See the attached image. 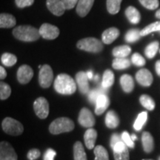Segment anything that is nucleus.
Segmentation results:
<instances>
[{
    "instance_id": "obj_1",
    "label": "nucleus",
    "mask_w": 160,
    "mask_h": 160,
    "mask_svg": "<svg viewBox=\"0 0 160 160\" xmlns=\"http://www.w3.org/2000/svg\"><path fill=\"white\" fill-rule=\"evenodd\" d=\"M56 91L63 95H71L77 90V85L71 76L61 73L58 75L54 82Z\"/></svg>"
},
{
    "instance_id": "obj_2",
    "label": "nucleus",
    "mask_w": 160,
    "mask_h": 160,
    "mask_svg": "<svg viewBox=\"0 0 160 160\" xmlns=\"http://www.w3.org/2000/svg\"><path fill=\"white\" fill-rule=\"evenodd\" d=\"M13 34L17 39L23 42H34L41 37L39 31L31 25H20L13 30Z\"/></svg>"
},
{
    "instance_id": "obj_3",
    "label": "nucleus",
    "mask_w": 160,
    "mask_h": 160,
    "mask_svg": "<svg viewBox=\"0 0 160 160\" xmlns=\"http://www.w3.org/2000/svg\"><path fill=\"white\" fill-rule=\"evenodd\" d=\"M74 123L71 119L67 117H61L55 119L49 126V131L52 134H59L73 131Z\"/></svg>"
},
{
    "instance_id": "obj_4",
    "label": "nucleus",
    "mask_w": 160,
    "mask_h": 160,
    "mask_svg": "<svg viewBox=\"0 0 160 160\" xmlns=\"http://www.w3.org/2000/svg\"><path fill=\"white\" fill-rule=\"evenodd\" d=\"M77 48L80 50L91 52V53H99L103 50V45L101 41L96 38L89 37L79 40L77 42Z\"/></svg>"
},
{
    "instance_id": "obj_5",
    "label": "nucleus",
    "mask_w": 160,
    "mask_h": 160,
    "mask_svg": "<svg viewBox=\"0 0 160 160\" xmlns=\"http://www.w3.org/2000/svg\"><path fill=\"white\" fill-rule=\"evenodd\" d=\"M3 131L6 133L12 136H19L23 133L24 128L21 122L13 118L7 117L3 120L2 124Z\"/></svg>"
},
{
    "instance_id": "obj_6",
    "label": "nucleus",
    "mask_w": 160,
    "mask_h": 160,
    "mask_svg": "<svg viewBox=\"0 0 160 160\" xmlns=\"http://www.w3.org/2000/svg\"><path fill=\"white\" fill-rule=\"evenodd\" d=\"M53 79V73L51 66L44 65L40 68L39 74V85L43 88H48L51 86Z\"/></svg>"
},
{
    "instance_id": "obj_7",
    "label": "nucleus",
    "mask_w": 160,
    "mask_h": 160,
    "mask_svg": "<svg viewBox=\"0 0 160 160\" xmlns=\"http://www.w3.org/2000/svg\"><path fill=\"white\" fill-rule=\"evenodd\" d=\"M33 109L36 114L40 119H45L49 114V104L44 97H39L33 103Z\"/></svg>"
},
{
    "instance_id": "obj_8",
    "label": "nucleus",
    "mask_w": 160,
    "mask_h": 160,
    "mask_svg": "<svg viewBox=\"0 0 160 160\" xmlns=\"http://www.w3.org/2000/svg\"><path fill=\"white\" fill-rule=\"evenodd\" d=\"M40 36L45 39H54L59 37V30L56 26L48 23H44L39 29Z\"/></svg>"
},
{
    "instance_id": "obj_9",
    "label": "nucleus",
    "mask_w": 160,
    "mask_h": 160,
    "mask_svg": "<svg viewBox=\"0 0 160 160\" xmlns=\"http://www.w3.org/2000/svg\"><path fill=\"white\" fill-rule=\"evenodd\" d=\"M0 160H17L14 149L6 142H2L0 144Z\"/></svg>"
},
{
    "instance_id": "obj_10",
    "label": "nucleus",
    "mask_w": 160,
    "mask_h": 160,
    "mask_svg": "<svg viewBox=\"0 0 160 160\" xmlns=\"http://www.w3.org/2000/svg\"><path fill=\"white\" fill-rule=\"evenodd\" d=\"M79 122L85 128H91L95 125V118L91 111L86 108L80 111L79 115Z\"/></svg>"
},
{
    "instance_id": "obj_11",
    "label": "nucleus",
    "mask_w": 160,
    "mask_h": 160,
    "mask_svg": "<svg viewBox=\"0 0 160 160\" xmlns=\"http://www.w3.org/2000/svg\"><path fill=\"white\" fill-rule=\"evenodd\" d=\"M33 76V70L30 66L23 65L17 71V79L21 84H27L31 81Z\"/></svg>"
},
{
    "instance_id": "obj_12",
    "label": "nucleus",
    "mask_w": 160,
    "mask_h": 160,
    "mask_svg": "<svg viewBox=\"0 0 160 160\" xmlns=\"http://www.w3.org/2000/svg\"><path fill=\"white\" fill-rule=\"evenodd\" d=\"M46 5L49 11L58 17L63 15L66 10L62 0H47Z\"/></svg>"
},
{
    "instance_id": "obj_13",
    "label": "nucleus",
    "mask_w": 160,
    "mask_h": 160,
    "mask_svg": "<svg viewBox=\"0 0 160 160\" xmlns=\"http://www.w3.org/2000/svg\"><path fill=\"white\" fill-rule=\"evenodd\" d=\"M136 79L140 85L144 87H148L153 82V76L148 69H141L136 74Z\"/></svg>"
},
{
    "instance_id": "obj_14",
    "label": "nucleus",
    "mask_w": 160,
    "mask_h": 160,
    "mask_svg": "<svg viewBox=\"0 0 160 160\" xmlns=\"http://www.w3.org/2000/svg\"><path fill=\"white\" fill-rule=\"evenodd\" d=\"M76 81L79 87V91L83 94H86L89 92V83L88 78L86 73L83 71H80L76 75Z\"/></svg>"
},
{
    "instance_id": "obj_15",
    "label": "nucleus",
    "mask_w": 160,
    "mask_h": 160,
    "mask_svg": "<svg viewBox=\"0 0 160 160\" xmlns=\"http://www.w3.org/2000/svg\"><path fill=\"white\" fill-rule=\"evenodd\" d=\"M94 0H79L77 5V12L78 15L81 17H85L89 13Z\"/></svg>"
},
{
    "instance_id": "obj_16",
    "label": "nucleus",
    "mask_w": 160,
    "mask_h": 160,
    "mask_svg": "<svg viewBox=\"0 0 160 160\" xmlns=\"http://www.w3.org/2000/svg\"><path fill=\"white\" fill-rule=\"evenodd\" d=\"M110 105L109 98L106 94L100 95L96 102L95 113L97 115L102 114Z\"/></svg>"
},
{
    "instance_id": "obj_17",
    "label": "nucleus",
    "mask_w": 160,
    "mask_h": 160,
    "mask_svg": "<svg viewBox=\"0 0 160 160\" xmlns=\"http://www.w3.org/2000/svg\"><path fill=\"white\" fill-rule=\"evenodd\" d=\"M119 36V31L116 28H110L103 32L102 39L105 44H111Z\"/></svg>"
},
{
    "instance_id": "obj_18",
    "label": "nucleus",
    "mask_w": 160,
    "mask_h": 160,
    "mask_svg": "<svg viewBox=\"0 0 160 160\" xmlns=\"http://www.w3.org/2000/svg\"><path fill=\"white\" fill-rule=\"evenodd\" d=\"M97 138V132L95 129L89 128L85 133V142L86 147L88 149L94 148L96 140Z\"/></svg>"
},
{
    "instance_id": "obj_19",
    "label": "nucleus",
    "mask_w": 160,
    "mask_h": 160,
    "mask_svg": "<svg viewBox=\"0 0 160 160\" xmlns=\"http://www.w3.org/2000/svg\"><path fill=\"white\" fill-rule=\"evenodd\" d=\"M142 142L144 151L146 153H151L154 148V142L153 138L149 132H144L142 136Z\"/></svg>"
},
{
    "instance_id": "obj_20",
    "label": "nucleus",
    "mask_w": 160,
    "mask_h": 160,
    "mask_svg": "<svg viewBox=\"0 0 160 160\" xmlns=\"http://www.w3.org/2000/svg\"><path fill=\"white\" fill-rule=\"evenodd\" d=\"M17 20L15 17L8 13H2L0 16V27L1 28H10L15 26Z\"/></svg>"
},
{
    "instance_id": "obj_21",
    "label": "nucleus",
    "mask_w": 160,
    "mask_h": 160,
    "mask_svg": "<svg viewBox=\"0 0 160 160\" xmlns=\"http://www.w3.org/2000/svg\"><path fill=\"white\" fill-rule=\"evenodd\" d=\"M120 84L123 91L126 93H131L134 88V82L131 76L124 74L120 78Z\"/></svg>"
},
{
    "instance_id": "obj_22",
    "label": "nucleus",
    "mask_w": 160,
    "mask_h": 160,
    "mask_svg": "<svg viewBox=\"0 0 160 160\" xmlns=\"http://www.w3.org/2000/svg\"><path fill=\"white\" fill-rule=\"evenodd\" d=\"M125 15L127 17L128 19L132 24H137L140 22L141 19V15L139 12L136 8L133 6H130L125 11Z\"/></svg>"
},
{
    "instance_id": "obj_23",
    "label": "nucleus",
    "mask_w": 160,
    "mask_h": 160,
    "mask_svg": "<svg viewBox=\"0 0 160 160\" xmlns=\"http://www.w3.org/2000/svg\"><path fill=\"white\" fill-rule=\"evenodd\" d=\"M119 124V119L116 112L110 111L106 114L105 125L109 128H116Z\"/></svg>"
},
{
    "instance_id": "obj_24",
    "label": "nucleus",
    "mask_w": 160,
    "mask_h": 160,
    "mask_svg": "<svg viewBox=\"0 0 160 160\" xmlns=\"http://www.w3.org/2000/svg\"><path fill=\"white\" fill-rule=\"evenodd\" d=\"M73 157L74 160H87L85 149L80 142H77L73 145Z\"/></svg>"
},
{
    "instance_id": "obj_25",
    "label": "nucleus",
    "mask_w": 160,
    "mask_h": 160,
    "mask_svg": "<svg viewBox=\"0 0 160 160\" xmlns=\"http://www.w3.org/2000/svg\"><path fill=\"white\" fill-rule=\"evenodd\" d=\"M131 52V49L128 45H122L116 47L113 50V55L116 58H126Z\"/></svg>"
},
{
    "instance_id": "obj_26",
    "label": "nucleus",
    "mask_w": 160,
    "mask_h": 160,
    "mask_svg": "<svg viewBox=\"0 0 160 160\" xmlns=\"http://www.w3.org/2000/svg\"><path fill=\"white\" fill-rule=\"evenodd\" d=\"M113 82H114V74L111 70H106L104 72L102 86L104 88L108 89L113 85Z\"/></svg>"
},
{
    "instance_id": "obj_27",
    "label": "nucleus",
    "mask_w": 160,
    "mask_h": 160,
    "mask_svg": "<svg viewBox=\"0 0 160 160\" xmlns=\"http://www.w3.org/2000/svg\"><path fill=\"white\" fill-rule=\"evenodd\" d=\"M113 68L116 70H123L131 66V62L126 58H116L112 64Z\"/></svg>"
},
{
    "instance_id": "obj_28",
    "label": "nucleus",
    "mask_w": 160,
    "mask_h": 160,
    "mask_svg": "<svg viewBox=\"0 0 160 160\" xmlns=\"http://www.w3.org/2000/svg\"><path fill=\"white\" fill-rule=\"evenodd\" d=\"M140 103L142 104V105L144 108H145L146 109H148V111H153L155 108V102L153 101V99H152L151 97H149L148 95L143 94L140 97L139 99Z\"/></svg>"
},
{
    "instance_id": "obj_29",
    "label": "nucleus",
    "mask_w": 160,
    "mask_h": 160,
    "mask_svg": "<svg viewBox=\"0 0 160 160\" xmlns=\"http://www.w3.org/2000/svg\"><path fill=\"white\" fill-rule=\"evenodd\" d=\"M95 160H109L108 153L103 146L97 145L94 148Z\"/></svg>"
},
{
    "instance_id": "obj_30",
    "label": "nucleus",
    "mask_w": 160,
    "mask_h": 160,
    "mask_svg": "<svg viewBox=\"0 0 160 160\" xmlns=\"http://www.w3.org/2000/svg\"><path fill=\"white\" fill-rule=\"evenodd\" d=\"M140 37H141V31L137 28L131 29L126 33L125 40L126 42L130 43L135 42L140 39Z\"/></svg>"
},
{
    "instance_id": "obj_31",
    "label": "nucleus",
    "mask_w": 160,
    "mask_h": 160,
    "mask_svg": "<svg viewBox=\"0 0 160 160\" xmlns=\"http://www.w3.org/2000/svg\"><path fill=\"white\" fill-rule=\"evenodd\" d=\"M159 44L157 41L149 44V45L146 47L145 51L146 57L148 58V59H152V58L154 57L156 54H157L158 50H159Z\"/></svg>"
},
{
    "instance_id": "obj_32",
    "label": "nucleus",
    "mask_w": 160,
    "mask_h": 160,
    "mask_svg": "<svg viewBox=\"0 0 160 160\" xmlns=\"http://www.w3.org/2000/svg\"><path fill=\"white\" fill-rule=\"evenodd\" d=\"M122 0H107L108 11L111 14H116L120 10V5Z\"/></svg>"
},
{
    "instance_id": "obj_33",
    "label": "nucleus",
    "mask_w": 160,
    "mask_h": 160,
    "mask_svg": "<svg viewBox=\"0 0 160 160\" xmlns=\"http://www.w3.org/2000/svg\"><path fill=\"white\" fill-rule=\"evenodd\" d=\"M1 62L4 65L7 66V67H11L17 63V58L15 55L9 53H5L2 55Z\"/></svg>"
},
{
    "instance_id": "obj_34",
    "label": "nucleus",
    "mask_w": 160,
    "mask_h": 160,
    "mask_svg": "<svg viewBox=\"0 0 160 160\" xmlns=\"http://www.w3.org/2000/svg\"><path fill=\"white\" fill-rule=\"evenodd\" d=\"M148 119V113L147 112H142L140 113L136 119L134 124H133V128L136 131H140L145 125V123L147 122Z\"/></svg>"
},
{
    "instance_id": "obj_35",
    "label": "nucleus",
    "mask_w": 160,
    "mask_h": 160,
    "mask_svg": "<svg viewBox=\"0 0 160 160\" xmlns=\"http://www.w3.org/2000/svg\"><path fill=\"white\" fill-rule=\"evenodd\" d=\"M155 31H160V22H155L143 28L141 31V36L145 37V36L148 35L149 33Z\"/></svg>"
},
{
    "instance_id": "obj_36",
    "label": "nucleus",
    "mask_w": 160,
    "mask_h": 160,
    "mask_svg": "<svg viewBox=\"0 0 160 160\" xmlns=\"http://www.w3.org/2000/svg\"><path fill=\"white\" fill-rule=\"evenodd\" d=\"M106 92H107V89L104 88L102 86L101 88L99 89L92 90L91 91H90L88 94V99L90 100V102L92 103H96L97 102L98 97L102 94H105Z\"/></svg>"
},
{
    "instance_id": "obj_37",
    "label": "nucleus",
    "mask_w": 160,
    "mask_h": 160,
    "mask_svg": "<svg viewBox=\"0 0 160 160\" xmlns=\"http://www.w3.org/2000/svg\"><path fill=\"white\" fill-rule=\"evenodd\" d=\"M11 93V87L5 82L0 83V99L2 100L7 99Z\"/></svg>"
},
{
    "instance_id": "obj_38",
    "label": "nucleus",
    "mask_w": 160,
    "mask_h": 160,
    "mask_svg": "<svg viewBox=\"0 0 160 160\" xmlns=\"http://www.w3.org/2000/svg\"><path fill=\"white\" fill-rule=\"evenodd\" d=\"M144 7L149 10H155L159 7V0H139Z\"/></svg>"
},
{
    "instance_id": "obj_39",
    "label": "nucleus",
    "mask_w": 160,
    "mask_h": 160,
    "mask_svg": "<svg viewBox=\"0 0 160 160\" xmlns=\"http://www.w3.org/2000/svg\"><path fill=\"white\" fill-rule=\"evenodd\" d=\"M115 160H129V151L128 147L120 151H113Z\"/></svg>"
},
{
    "instance_id": "obj_40",
    "label": "nucleus",
    "mask_w": 160,
    "mask_h": 160,
    "mask_svg": "<svg viewBox=\"0 0 160 160\" xmlns=\"http://www.w3.org/2000/svg\"><path fill=\"white\" fill-rule=\"evenodd\" d=\"M131 61L133 63V65L139 66V67H142V66L145 65V59H144L142 56H141L139 53H135L132 55Z\"/></svg>"
},
{
    "instance_id": "obj_41",
    "label": "nucleus",
    "mask_w": 160,
    "mask_h": 160,
    "mask_svg": "<svg viewBox=\"0 0 160 160\" xmlns=\"http://www.w3.org/2000/svg\"><path fill=\"white\" fill-rule=\"evenodd\" d=\"M122 140L125 142L128 147L131 148H134V142L132 140L131 137L127 131H124L122 133Z\"/></svg>"
},
{
    "instance_id": "obj_42",
    "label": "nucleus",
    "mask_w": 160,
    "mask_h": 160,
    "mask_svg": "<svg viewBox=\"0 0 160 160\" xmlns=\"http://www.w3.org/2000/svg\"><path fill=\"white\" fill-rule=\"evenodd\" d=\"M16 4H17V7L20 8H23L28 7L31 6L34 2V0H15Z\"/></svg>"
},
{
    "instance_id": "obj_43",
    "label": "nucleus",
    "mask_w": 160,
    "mask_h": 160,
    "mask_svg": "<svg viewBox=\"0 0 160 160\" xmlns=\"http://www.w3.org/2000/svg\"><path fill=\"white\" fill-rule=\"evenodd\" d=\"M57 155V152L52 148L48 149L44 154V160H54V157Z\"/></svg>"
},
{
    "instance_id": "obj_44",
    "label": "nucleus",
    "mask_w": 160,
    "mask_h": 160,
    "mask_svg": "<svg viewBox=\"0 0 160 160\" xmlns=\"http://www.w3.org/2000/svg\"><path fill=\"white\" fill-rule=\"evenodd\" d=\"M40 156V151L38 149H31L28 153V158L29 160H35Z\"/></svg>"
},
{
    "instance_id": "obj_45",
    "label": "nucleus",
    "mask_w": 160,
    "mask_h": 160,
    "mask_svg": "<svg viewBox=\"0 0 160 160\" xmlns=\"http://www.w3.org/2000/svg\"><path fill=\"white\" fill-rule=\"evenodd\" d=\"M66 9H72L75 5H77L79 0H62Z\"/></svg>"
},
{
    "instance_id": "obj_46",
    "label": "nucleus",
    "mask_w": 160,
    "mask_h": 160,
    "mask_svg": "<svg viewBox=\"0 0 160 160\" xmlns=\"http://www.w3.org/2000/svg\"><path fill=\"white\" fill-rule=\"evenodd\" d=\"M120 141H122V138L120 137L117 133H113V134L112 135L111 139V146L112 148H113L114 146Z\"/></svg>"
},
{
    "instance_id": "obj_47",
    "label": "nucleus",
    "mask_w": 160,
    "mask_h": 160,
    "mask_svg": "<svg viewBox=\"0 0 160 160\" xmlns=\"http://www.w3.org/2000/svg\"><path fill=\"white\" fill-rule=\"evenodd\" d=\"M6 77H7V72L2 66H1L0 67V78H1V79H4Z\"/></svg>"
},
{
    "instance_id": "obj_48",
    "label": "nucleus",
    "mask_w": 160,
    "mask_h": 160,
    "mask_svg": "<svg viewBox=\"0 0 160 160\" xmlns=\"http://www.w3.org/2000/svg\"><path fill=\"white\" fill-rule=\"evenodd\" d=\"M156 71L157 73L160 77V60L156 62Z\"/></svg>"
},
{
    "instance_id": "obj_49",
    "label": "nucleus",
    "mask_w": 160,
    "mask_h": 160,
    "mask_svg": "<svg viewBox=\"0 0 160 160\" xmlns=\"http://www.w3.org/2000/svg\"><path fill=\"white\" fill-rule=\"evenodd\" d=\"M86 74H87V77L88 78V79H93V72L89 71H88L87 73H86Z\"/></svg>"
},
{
    "instance_id": "obj_50",
    "label": "nucleus",
    "mask_w": 160,
    "mask_h": 160,
    "mask_svg": "<svg viewBox=\"0 0 160 160\" xmlns=\"http://www.w3.org/2000/svg\"><path fill=\"white\" fill-rule=\"evenodd\" d=\"M156 17H157L158 19H160V9L158 10L157 13H156Z\"/></svg>"
},
{
    "instance_id": "obj_51",
    "label": "nucleus",
    "mask_w": 160,
    "mask_h": 160,
    "mask_svg": "<svg viewBox=\"0 0 160 160\" xmlns=\"http://www.w3.org/2000/svg\"><path fill=\"white\" fill-rule=\"evenodd\" d=\"M99 76L98 75V74L96 75L95 77H93V79H94L95 82H97L98 80H99Z\"/></svg>"
},
{
    "instance_id": "obj_52",
    "label": "nucleus",
    "mask_w": 160,
    "mask_h": 160,
    "mask_svg": "<svg viewBox=\"0 0 160 160\" xmlns=\"http://www.w3.org/2000/svg\"><path fill=\"white\" fill-rule=\"evenodd\" d=\"M131 139H132V140H133V142H134V141H135V140L137 139V136H136L135 134H133V135H131Z\"/></svg>"
},
{
    "instance_id": "obj_53",
    "label": "nucleus",
    "mask_w": 160,
    "mask_h": 160,
    "mask_svg": "<svg viewBox=\"0 0 160 160\" xmlns=\"http://www.w3.org/2000/svg\"><path fill=\"white\" fill-rule=\"evenodd\" d=\"M142 160H153V159H142Z\"/></svg>"
},
{
    "instance_id": "obj_54",
    "label": "nucleus",
    "mask_w": 160,
    "mask_h": 160,
    "mask_svg": "<svg viewBox=\"0 0 160 160\" xmlns=\"http://www.w3.org/2000/svg\"><path fill=\"white\" fill-rule=\"evenodd\" d=\"M159 160H160V157H159Z\"/></svg>"
},
{
    "instance_id": "obj_55",
    "label": "nucleus",
    "mask_w": 160,
    "mask_h": 160,
    "mask_svg": "<svg viewBox=\"0 0 160 160\" xmlns=\"http://www.w3.org/2000/svg\"><path fill=\"white\" fill-rule=\"evenodd\" d=\"M159 52H160V51H159Z\"/></svg>"
},
{
    "instance_id": "obj_56",
    "label": "nucleus",
    "mask_w": 160,
    "mask_h": 160,
    "mask_svg": "<svg viewBox=\"0 0 160 160\" xmlns=\"http://www.w3.org/2000/svg\"><path fill=\"white\" fill-rule=\"evenodd\" d=\"M159 32H160V31H159Z\"/></svg>"
}]
</instances>
